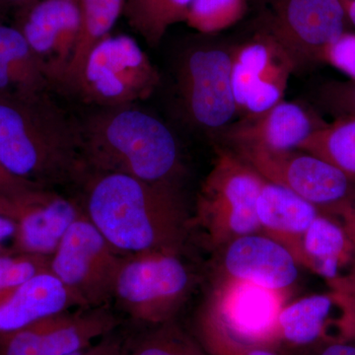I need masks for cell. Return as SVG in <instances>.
Masks as SVG:
<instances>
[{
  "label": "cell",
  "instance_id": "32",
  "mask_svg": "<svg viewBox=\"0 0 355 355\" xmlns=\"http://www.w3.org/2000/svg\"><path fill=\"white\" fill-rule=\"evenodd\" d=\"M311 350L310 355H355V340L324 343Z\"/></svg>",
  "mask_w": 355,
  "mask_h": 355
},
{
  "label": "cell",
  "instance_id": "24",
  "mask_svg": "<svg viewBox=\"0 0 355 355\" xmlns=\"http://www.w3.org/2000/svg\"><path fill=\"white\" fill-rule=\"evenodd\" d=\"M193 0H125L123 15L128 26L155 48L171 26L184 22Z\"/></svg>",
  "mask_w": 355,
  "mask_h": 355
},
{
  "label": "cell",
  "instance_id": "11",
  "mask_svg": "<svg viewBox=\"0 0 355 355\" xmlns=\"http://www.w3.org/2000/svg\"><path fill=\"white\" fill-rule=\"evenodd\" d=\"M80 203L50 187L32 184L0 191V216L15 225V253L51 256L69 226L83 216Z\"/></svg>",
  "mask_w": 355,
  "mask_h": 355
},
{
  "label": "cell",
  "instance_id": "26",
  "mask_svg": "<svg viewBox=\"0 0 355 355\" xmlns=\"http://www.w3.org/2000/svg\"><path fill=\"white\" fill-rule=\"evenodd\" d=\"M123 355H209L202 345L184 333L174 320L154 326Z\"/></svg>",
  "mask_w": 355,
  "mask_h": 355
},
{
  "label": "cell",
  "instance_id": "31",
  "mask_svg": "<svg viewBox=\"0 0 355 355\" xmlns=\"http://www.w3.org/2000/svg\"><path fill=\"white\" fill-rule=\"evenodd\" d=\"M125 350V343L114 331L89 347L67 355H123Z\"/></svg>",
  "mask_w": 355,
  "mask_h": 355
},
{
  "label": "cell",
  "instance_id": "15",
  "mask_svg": "<svg viewBox=\"0 0 355 355\" xmlns=\"http://www.w3.org/2000/svg\"><path fill=\"white\" fill-rule=\"evenodd\" d=\"M19 12L16 27L50 86L62 89L80 31L78 0H38Z\"/></svg>",
  "mask_w": 355,
  "mask_h": 355
},
{
  "label": "cell",
  "instance_id": "2",
  "mask_svg": "<svg viewBox=\"0 0 355 355\" xmlns=\"http://www.w3.org/2000/svg\"><path fill=\"white\" fill-rule=\"evenodd\" d=\"M0 164L50 188L80 182L86 173L80 121L48 91L0 93Z\"/></svg>",
  "mask_w": 355,
  "mask_h": 355
},
{
  "label": "cell",
  "instance_id": "38",
  "mask_svg": "<svg viewBox=\"0 0 355 355\" xmlns=\"http://www.w3.org/2000/svg\"><path fill=\"white\" fill-rule=\"evenodd\" d=\"M336 214H340L343 216V220L355 224V202L343 207Z\"/></svg>",
  "mask_w": 355,
  "mask_h": 355
},
{
  "label": "cell",
  "instance_id": "7",
  "mask_svg": "<svg viewBox=\"0 0 355 355\" xmlns=\"http://www.w3.org/2000/svg\"><path fill=\"white\" fill-rule=\"evenodd\" d=\"M193 286V275L178 253L123 254L113 301L133 321L158 326L174 320Z\"/></svg>",
  "mask_w": 355,
  "mask_h": 355
},
{
  "label": "cell",
  "instance_id": "29",
  "mask_svg": "<svg viewBox=\"0 0 355 355\" xmlns=\"http://www.w3.org/2000/svg\"><path fill=\"white\" fill-rule=\"evenodd\" d=\"M319 96L324 109L338 118L355 116V80L324 84Z\"/></svg>",
  "mask_w": 355,
  "mask_h": 355
},
{
  "label": "cell",
  "instance_id": "14",
  "mask_svg": "<svg viewBox=\"0 0 355 355\" xmlns=\"http://www.w3.org/2000/svg\"><path fill=\"white\" fill-rule=\"evenodd\" d=\"M118 317L103 307L77 308L0 335V355H67L114 333Z\"/></svg>",
  "mask_w": 355,
  "mask_h": 355
},
{
  "label": "cell",
  "instance_id": "4",
  "mask_svg": "<svg viewBox=\"0 0 355 355\" xmlns=\"http://www.w3.org/2000/svg\"><path fill=\"white\" fill-rule=\"evenodd\" d=\"M282 292L229 279L198 318V343L209 355H239L279 342Z\"/></svg>",
  "mask_w": 355,
  "mask_h": 355
},
{
  "label": "cell",
  "instance_id": "9",
  "mask_svg": "<svg viewBox=\"0 0 355 355\" xmlns=\"http://www.w3.org/2000/svg\"><path fill=\"white\" fill-rule=\"evenodd\" d=\"M231 69V51L221 49H193L180 58L178 106L191 127L205 132H219L237 114Z\"/></svg>",
  "mask_w": 355,
  "mask_h": 355
},
{
  "label": "cell",
  "instance_id": "10",
  "mask_svg": "<svg viewBox=\"0 0 355 355\" xmlns=\"http://www.w3.org/2000/svg\"><path fill=\"white\" fill-rule=\"evenodd\" d=\"M233 153L268 181L286 187L319 209L336 214L355 202L354 182L313 154L297 149L275 153L252 147H235Z\"/></svg>",
  "mask_w": 355,
  "mask_h": 355
},
{
  "label": "cell",
  "instance_id": "40",
  "mask_svg": "<svg viewBox=\"0 0 355 355\" xmlns=\"http://www.w3.org/2000/svg\"><path fill=\"white\" fill-rule=\"evenodd\" d=\"M343 227H345L347 232L349 233L350 238H352L355 245V224L352 223V222L345 221V226H343Z\"/></svg>",
  "mask_w": 355,
  "mask_h": 355
},
{
  "label": "cell",
  "instance_id": "13",
  "mask_svg": "<svg viewBox=\"0 0 355 355\" xmlns=\"http://www.w3.org/2000/svg\"><path fill=\"white\" fill-rule=\"evenodd\" d=\"M345 20L340 0H277L265 32L284 46L298 69L324 62L327 49L345 33Z\"/></svg>",
  "mask_w": 355,
  "mask_h": 355
},
{
  "label": "cell",
  "instance_id": "36",
  "mask_svg": "<svg viewBox=\"0 0 355 355\" xmlns=\"http://www.w3.org/2000/svg\"><path fill=\"white\" fill-rule=\"evenodd\" d=\"M239 355H280L273 347H256L245 350Z\"/></svg>",
  "mask_w": 355,
  "mask_h": 355
},
{
  "label": "cell",
  "instance_id": "5",
  "mask_svg": "<svg viewBox=\"0 0 355 355\" xmlns=\"http://www.w3.org/2000/svg\"><path fill=\"white\" fill-rule=\"evenodd\" d=\"M263 182L265 178L233 151L219 150L198 193L191 229L198 228L214 248L258 232L257 200Z\"/></svg>",
  "mask_w": 355,
  "mask_h": 355
},
{
  "label": "cell",
  "instance_id": "34",
  "mask_svg": "<svg viewBox=\"0 0 355 355\" xmlns=\"http://www.w3.org/2000/svg\"><path fill=\"white\" fill-rule=\"evenodd\" d=\"M333 289L342 292L349 301L355 315V270L347 277L330 282Z\"/></svg>",
  "mask_w": 355,
  "mask_h": 355
},
{
  "label": "cell",
  "instance_id": "17",
  "mask_svg": "<svg viewBox=\"0 0 355 355\" xmlns=\"http://www.w3.org/2000/svg\"><path fill=\"white\" fill-rule=\"evenodd\" d=\"M326 125L302 105L282 101L256 118L226 128L224 135L233 148L252 147L277 153L298 149L312 133Z\"/></svg>",
  "mask_w": 355,
  "mask_h": 355
},
{
  "label": "cell",
  "instance_id": "39",
  "mask_svg": "<svg viewBox=\"0 0 355 355\" xmlns=\"http://www.w3.org/2000/svg\"><path fill=\"white\" fill-rule=\"evenodd\" d=\"M345 8L347 18L355 26V0H340Z\"/></svg>",
  "mask_w": 355,
  "mask_h": 355
},
{
  "label": "cell",
  "instance_id": "21",
  "mask_svg": "<svg viewBox=\"0 0 355 355\" xmlns=\"http://www.w3.org/2000/svg\"><path fill=\"white\" fill-rule=\"evenodd\" d=\"M354 252L345 228L320 214L301 238L298 261L331 282L343 277L342 270Z\"/></svg>",
  "mask_w": 355,
  "mask_h": 355
},
{
  "label": "cell",
  "instance_id": "16",
  "mask_svg": "<svg viewBox=\"0 0 355 355\" xmlns=\"http://www.w3.org/2000/svg\"><path fill=\"white\" fill-rule=\"evenodd\" d=\"M279 342L313 349L324 343L355 340V315L336 289L286 305L279 318Z\"/></svg>",
  "mask_w": 355,
  "mask_h": 355
},
{
  "label": "cell",
  "instance_id": "3",
  "mask_svg": "<svg viewBox=\"0 0 355 355\" xmlns=\"http://www.w3.org/2000/svg\"><path fill=\"white\" fill-rule=\"evenodd\" d=\"M80 123L86 172L177 188L181 153L174 133L157 116L132 104L98 108Z\"/></svg>",
  "mask_w": 355,
  "mask_h": 355
},
{
  "label": "cell",
  "instance_id": "8",
  "mask_svg": "<svg viewBox=\"0 0 355 355\" xmlns=\"http://www.w3.org/2000/svg\"><path fill=\"white\" fill-rule=\"evenodd\" d=\"M123 257L83 212L51 254L50 270L83 307H103L113 301Z\"/></svg>",
  "mask_w": 355,
  "mask_h": 355
},
{
  "label": "cell",
  "instance_id": "23",
  "mask_svg": "<svg viewBox=\"0 0 355 355\" xmlns=\"http://www.w3.org/2000/svg\"><path fill=\"white\" fill-rule=\"evenodd\" d=\"M125 3V0H78L80 31L62 90L67 91L78 76L89 51L111 34Z\"/></svg>",
  "mask_w": 355,
  "mask_h": 355
},
{
  "label": "cell",
  "instance_id": "1",
  "mask_svg": "<svg viewBox=\"0 0 355 355\" xmlns=\"http://www.w3.org/2000/svg\"><path fill=\"white\" fill-rule=\"evenodd\" d=\"M81 182L84 214L116 251L181 253L191 217L177 188L116 173L86 172Z\"/></svg>",
  "mask_w": 355,
  "mask_h": 355
},
{
  "label": "cell",
  "instance_id": "18",
  "mask_svg": "<svg viewBox=\"0 0 355 355\" xmlns=\"http://www.w3.org/2000/svg\"><path fill=\"white\" fill-rule=\"evenodd\" d=\"M224 268L232 279L284 292L298 279L297 260L270 236H242L226 245Z\"/></svg>",
  "mask_w": 355,
  "mask_h": 355
},
{
  "label": "cell",
  "instance_id": "19",
  "mask_svg": "<svg viewBox=\"0 0 355 355\" xmlns=\"http://www.w3.org/2000/svg\"><path fill=\"white\" fill-rule=\"evenodd\" d=\"M77 308L84 307L50 270H46L0 294V335Z\"/></svg>",
  "mask_w": 355,
  "mask_h": 355
},
{
  "label": "cell",
  "instance_id": "35",
  "mask_svg": "<svg viewBox=\"0 0 355 355\" xmlns=\"http://www.w3.org/2000/svg\"><path fill=\"white\" fill-rule=\"evenodd\" d=\"M32 184H39L21 179L0 164V191L18 190V189L25 188V187L32 186Z\"/></svg>",
  "mask_w": 355,
  "mask_h": 355
},
{
  "label": "cell",
  "instance_id": "28",
  "mask_svg": "<svg viewBox=\"0 0 355 355\" xmlns=\"http://www.w3.org/2000/svg\"><path fill=\"white\" fill-rule=\"evenodd\" d=\"M51 256L12 253L0 256V294L50 270Z\"/></svg>",
  "mask_w": 355,
  "mask_h": 355
},
{
  "label": "cell",
  "instance_id": "6",
  "mask_svg": "<svg viewBox=\"0 0 355 355\" xmlns=\"http://www.w3.org/2000/svg\"><path fill=\"white\" fill-rule=\"evenodd\" d=\"M160 74L139 43L110 34L89 51L69 92L97 108L144 101L160 84Z\"/></svg>",
  "mask_w": 355,
  "mask_h": 355
},
{
  "label": "cell",
  "instance_id": "33",
  "mask_svg": "<svg viewBox=\"0 0 355 355\" xmlns=\"http://www.w3.org/2000/svg\"><path fill=\"white\" fill-rule=\"evenodd\" d=\"M15 225L10 219L0 216V256L15 253L13 242L15 238Z\"/></svg>",
  "mask_w": 355,
  "mask_h": 355
},
{
  "label": "cell",
  "instance_id": "22",
  "mask_svg": "<svg viewBox=\"0 0 355 355\" xmlns=\"http://www.w3.org/2000/svg\"><path fill=\"white\" fill-rule=\"evenodd\" d=\"M50 87L20 30L0 23V93L33 94Z\"/></svg>",
  "mask_w": 355,
  "mask_h": 355
},
{
  "label": "cell",
  "instance_id": "30",
  "mask_svg": "<svg viewBox=\"0 0 355 355\" xmlns=\"http://www.w3.org/2000/svg\"><path fill=\"white\" fill-rule=\"evenodd\" d=\"M324 62L333 65L355 80V34L343 33L327 49Z\"/></svg>",
  "mask_w": 355,
  "mask_h": 355
},
{
  "label": "cell",
  "instance_id": "25",
  "mask_svg": "<svg viewBox=\"0 0 355 355\" xmlns=\"http://www.w3.org/2000/svg\"><path fill=\"white\" fill-rule=\"evenodd\" d=\"M323 159L355 183V116L338 118L312 133L298 147Z\"/></svg>",
  "mask_w": 355,
  "mask_h": 355
},
{
  "label": "cell",
  "instance_id": "37",
  "mask_svg": "<svg viewBox=\"0 0 355 355\" xmlns=\"http://www.w3.org/2000/svg\"><path fill=\"white\" fill-rule=\"evenodd\" d=\"M36 1L38 0H0V6L11 7V8H17L18 10H21Z\"/></svg>",
  "mask_w": 355,
  "mask_h": 355
},
{
  "label": "cell",
  "instance_id": "27",
  "mask_svg": "<svg viewBox=\"0 0 355 355\" xmlns=\"http://www.w3.org/2000/svg\"><path fill=\"white\" fill-rule=\"evenodd\" d=\"M246 9L247 0H193L184 22L196 31L212 34L241 20Z\"/></svg>",
  "mask_w": 355,
  "mask_h": 355
},
{
  "label": "cell",
  "instance_id": "12",
  "mask_svg": "<svg viewBox=\"0 0 355 355\" xmlns=\"http://www.w3.org/2000/svg\"><path fill=\"white\" fill-rule=\"evenodd\" d=\"M231 83L241 120H249L284 101L296 65L284 46L268 33L231 51Z\"/></svg>",
  "mask_w": 355,
  "mask_h": 355
},
{
  "label": "cell",
  "instance_id": "20",
  "mask_svg": "<svg viewBox=\"0 0 355 355\" xmlns=\"http://www.w3.org/2000/svg\"><path fill=\"white\" fill-rule=\"evenodd\" d=\"M320 209L286 187L265 179L257 200V216L268 236L288 248L298 261L301 238Z\"/></svg>",
  "mask_w": 355,
  "mask_h": 355
}]
</instances>
